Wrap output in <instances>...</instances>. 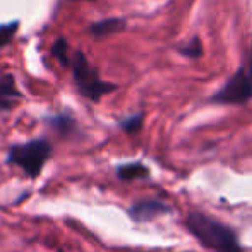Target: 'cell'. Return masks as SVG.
Segmentation results:
<instances>
[{
  "mask_svg": "<svg viewBox=\"0 0 252 252\" xmlns=\"http://www.w3.org/2000/svg\"><path fill=\"white\" fill-rule=\"evenodd\" d=\"M184 228L209 252H247L239 233L226 223L204 211H190L184 218Z\"/></svg>",
  "mask_w": 252,
  "mask_h": 252,
  "instance_id": "cell-1",
  "label": "cell"
},
{
  "mask_svg": "<svg viewBox=\"0 0 252 252\" xmlns=\"http://www.w3.org/2000/svg\"><path fill=\"white\" fill-rule=\"evenodd\" d=\"M249 101H252V43L235 72L206 100L216 106H242Z\"/></svg>",
  "mask_w": 252,
  "mask_h": 252,
  "instance_id": "cell-3",
  "label": "cell"
},
{
  "mask_svg": "<svg viewBox=\"0 0 252 252\" xmlns=\"http://www.w3.org/2000/svg\"><path fill=\"white\" fill-rule=\"evenodd\" d=\"M144 126V112H137L132 115H127L119 120V127L122 132L129 134V136H136L143 130Z\"/></svg>",
  "mask_w": 252,
  "mask_h": 252,
  "instance_id": "cell-10",
  "label": "cell"
},
{
  "mask_svg": "<svg viewBox=\"0 0 252 252\" xmlns=\"http://www.w3.org/2000/svg\"><path fill=\"white\" fill-rule=\"evenodd\" d=\"M43 122L59 139L70 141V139H76V137L83 136L79 122H77V119L74 117V113L69 112V110L47 115L43 119Z\"/></svg>",
  "mask_w": 252,
  "mask_h": 252,
  "instance_id": "cell-6",
  "label": "cell"
},
{
  "mask_svg": "<svg viewBox=\"0 0 252 252\" xmlns=\"http://www.w3.org/2000/svg\"><path fill=\"white\" fill-rule=\"evenodd\" d=\"M115 175L122 182H136V180H144L151 177L150 166H146L143 161H129L120 163L115 166Z\"/></svg>",
  "mask_w": 252,
  "mask_h": 252,
  "instance_id": "cell-8",
  "label": "cell"
},
{
  "mask_svg": "<svg viewBox=\"0 0 252 252\" xmlns=\"http://www.w3.org/2000/svg\"><path fill=\"white\" fill-rule=\"evenodd\" d=\"M23 98L16 79L10 74H0V112H10Z\"/></svg>",
  "mask_w": 252,
  "mask_h": 252,
  "instance_id": "cell-7",
  "label": "cell"
},
{
  "mask_svg": "<svg viewBox=\"0 0 252 252\" xmlns=\"http://www.w3.org/2000/svg\"><path fill=\"white\" fill-rule=\"evenodd\" d=\"M172 211H173V206L163 199H158V197L136 199L127 208V215H129V218L136 225H146V223L158 220L159 216L170 215Z\"/></svg>",
  "mask_w": 252,
  "mask_h": 252,
  "instance_id": "cell-5",
  "label": "cell"
},
{
  "mask_svg": "<svg viewBox=\"0 0 252 252\" xmlns=\"http://www.w3.org/2000/svg\"><path fill=\"white\" fill-rule=\"evenodd\" d=\"M69 67L72 70V79L79 94L91 103H100L103 96L113 93L119 88L115 83L103 81L98 69L91 65L90 60L81 50L74 52V55L70 57Z\"/></svg>",
  "mask_w": 252,
  "mask_h": 252,
  "instance_id": "cell-4",
  "label": "cell"
},
{
  "mask_svg": "<svg viewBox=\"0 0 252 252\" xmlns=\"http://www.w3.org/2000/svg\"><path fill=\"white\" fill-rule=\"evenodd\" d=\"M17 28H19V21H10V23L0 24V48L7 47L16 36Z\"/></svg>",
  "mask_w": 252,
  "mask_h": 252,
  "instance_id": "cell-13",
  "label": "cell"
},
{
  "mask_svg": "<svg viewBox=\"0 0 252 252\" xmlns=\"http://www.w3.org/2000/svg\"><path fill=\"white\" fill-rule=\"evenodd\" d=\"M53 155V144L47 137L10 144L5 155V165L19 168L28 179L36 180L43 173L48 159Z\"/></svg>",
  "mask_w": 252,
  "mask_h": 252,
  "instance_id": "cell-2",
  "label": "cell"
},
{
  "mask_svg": "<svg viewBox=\"0 0 252 252\" xmlns=\"http://www.w3.org/2000/svg\"><path fill=\"white\" fill-rule=\"evenodd\" d=\"M175 50L180 53L182 57H186V59H192V60H197L202 57V41L199 36H192L190 40L184 41V43H180L179 47H175Z\"/></svg>",
  "mask_w": 252,
  "mask_h": 252,
  "instance_id": "cell-11",
  "label": "cell"
},
{
  "mask_svg": "<svg viewBox=\"0 0 252 252\" xmlns=\"http://www.w3.org/2000/svg\"><path fill=\"white\" fill-rule=\"evenodd\" d=\"M127 26V21L122 19V17H106V19L96 21L90 26V33L93 34V38L96 40H101V38L112 36V34H117L120 31H124Z\"/></svg>",
  "mask_w": 252,
  "mask_h": 252,
  "instance_id": "cell-9",
  "label": "cell"
},
{
  "mask_svg": "<svg viewBox=\"0 0 252 252\" xmlns=\"http://www.w3.org/2000/svg\"><path fill=\"white\" fill-rule=\"evenodd\" d=\"M52 55L55 57V60L62 67H69L70 55H69V43L65 41V38H57L55 43L52 45Z\"/></svg>",
  "mask_w": 252,
  "mask_h": 252,
  "instance_id": "cell-12",
  "label": "cell"
},
{
  "mask_svg": "<svg viewBox=\"0 0 252 252\" xmlns=\"http://www.w3.org/2000/svg\"><path fill=\"white\" fill-rule=\"evenodd\" d=\"M79 2H94V0H79Z\"/></svg>",
  "mask_w": 252,
  "mask_h": 252,
  "instance_id": "cell-14",
  "label": "cell"
}]
</instances>
